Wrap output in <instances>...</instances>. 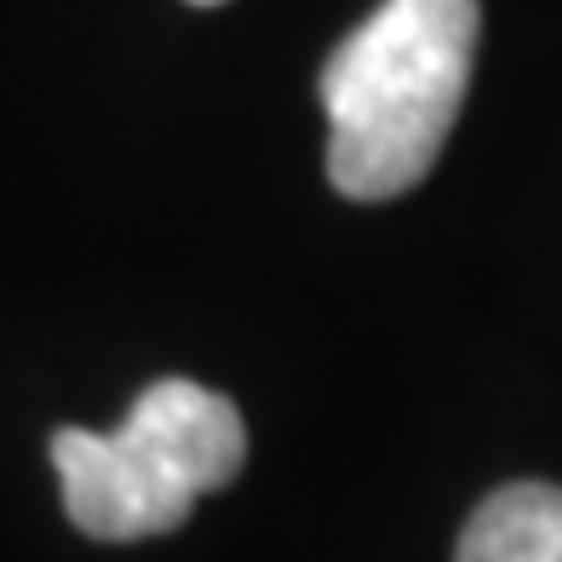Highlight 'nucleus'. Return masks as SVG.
Masks as SVG:
<instances>
[{
	"mask_svg": "<svg viewBox=\"0 0 562 562\" xmlns=\"http://www.w3.org/2000/svg\"><path fill=\"white\" fill-rule=\"evenodd\" d=\"M476 0H385L322 64L327 178L350 201L407 195L437 167L471 92Z\"/></svg>",
	"mask_w": 562,
	"mask_h": 562,
	"instance_id": "nucleus-1",
	"label": "nucleus"
},
{
	"mask_svg": "<svg viewBox=\"0 0 562 562\" xmlns=\"http://www.w3.org/2000/svg\"><path fill=\"white\" fill-rule=\"evenodd\" d=\"M53 465L69 522L126 546L172 533L201 494L229 488L247 465V425L195 379H156L121 430H58Z\"/></svg>",
	"mask_w": 562,
	"mask_h": 562,
	"instance_id": "nucleus-2",
	"label": "nucleus"
},
{
	"mask_svg": "<svg viewBox=\"0 0 562 562\" xmlns=\"http://www.w3.org/2000/svg\"><path fill=\"white\" fill-rule=\"evenodd\" d=\"M453 562H562V488L505 482L471 510Z\"/></svg>",
	"mask_w": 562,
	"mask_h": 562,
	"instance_id": "nucleus-3",
	"label": "nucleus"
},
{
	"mask_svg": "<svg viewBox=\"0 0 562 562\" xmlns=\"http://www.w3.org/2000/svg\"><path fill=\"white\" fill-rule=\"evenodd\" d=\"M190 7H218V0H190Z\"/></svg>",
	"mask_w": 562,
	"mask_h": 562,
	"instance_id": "nucleus-4",
	"label": "nucleus"
}]
</instances>
